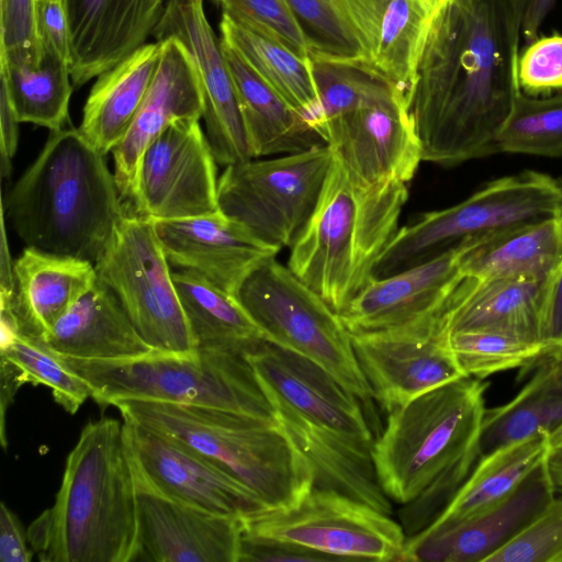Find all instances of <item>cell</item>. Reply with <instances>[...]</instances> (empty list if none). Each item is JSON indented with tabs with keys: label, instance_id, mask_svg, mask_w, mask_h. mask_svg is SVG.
<instances>
[{
	"label": "cell",
	"instance_id": "6da1fadb",
	"mask_svg": "<svg viewBox=\"0 0 562 562\" xmlns=\"http://www.w3.org/2000/svg\"><path fill=\"white\" fill-rule=\"evenodd\" d=\"M520 36L509 0H448L436 10L411 100L423 161L451 167L496 151L520 91Z\"/></svg>",
	"mask_w": 562,
	"mask_h": 562
},
{
	"label": "cell",
	"instance_id": "7a4b0ae2",
	"mask_svg": "<svg viewBox=\"0 0 562 562\" xmlns=\"http://www.w3.org/2000/svg\"><path fill=\"white\" fill-rule=\"evenodd\" d=\"M26 533L43 562H134L137 517L123 422L102 417L86 424L54 505Z\"/></svg>",
	"mask_w": 562,
	"mask_h": 562
},
{
	"label": "cell",
	"instance_id": "3957f363",
	"mask_svg": "<svg viewBox=\"0 0 562 562\" xmlns=\"http://www.w3.org/2000/svg\"><path fill=\"white\" fill-rule=\"evenodd\" d=\"M2 209L27 247L93 265L126 213L105 156L75 127L49 131Z\"/></svg>",
	"mask_w": 562,
	"mask_h": 562
},
{
	"label": "cell",
	"instance_id": "277c9868",
	"mask_svg": "<svg viewBox=\"0 0 562 562\" xmlns=\"http://www.w3.org/2000/svg\"><path fill=\"white\" fill-rule=\"evenodd\" d=\"M407 200V183H362L334 155L316 205L290 247L289 269L340 314L373 279Z\"/></svg>",
	"mask_w": 562,
	"mask_h": 562
},
{
	"label": "cell",
	"instance_id": "5b68a950",
	"mask_svg": "<svg viewBox=\"0 0 562 562\" xmlns=\"http://www.w3.org/2000/svg\"><path fill=\"white\" fill-rule=\"evenodd\" d=\"M122 417L176 439L254 491L271 510L295 507L314 470L277 420L146 400H115Z\"/></svg>",
	"mask_w": 562,
	"mask_h": 562
},
{
	"label": "cell",
	"instance_id": "8992f818",
	"mask_svg": "<svg viewBox=\"0 0 562 562\" xmlns=\"http://www.w3.org/2000/svg\"><path fill=\"white\" fill-rule=\"evenodd\" d=\"M486 385L461 378L387 413L372 460L392 502L407 504L438 479L470 475L479 459Z\"/></svg>",
	"mask_w": 562,
	"mask_h": 562
},
{
	"label": "cell",
	"instance_id": "52a82bcc",
	"mask_svg": "<svg viewBox=\"0 0 562 562\" xmlns=\"http://www.w3.org/2000/svg\"><path fill=\"white\" fill-rule=\"evenodd\" d=\"M60 357L90 385L91 397L100 406L115 400H146L277 420L274 406L245 353L198 349L191 356L155 351L103 361Z\"/></svg>",
	"mask_w": 562,
	"mask_h": 562
},
{
	"label": "cell",
	"instance_id": "ba28073f",
	"mask_svg": "<svg viewBox=\"0 0 562 562\" xmlns=\"http://www.w3.org/2000/svg\"><path fill=\"white\" fill-rule=\"evenodd\" d=\"M562 215V180L538 171L496 179L465 200L420 214L398 228L373 278L430 260L469 239Z\"/></svg>",
	"mask_w": 562,
	"mask_h": 562
},
{
	"label": "cell",
	"instance_id": "9c48e42d",
	"mask_svg": "<svg viewBox=\"0 0 562 562\" xmlns=\"http://www.w3.org/2000/svg\"><path fill=\"white\" fill-rule=\"evenodd\" d=\"M234 297L267 341L315 362L362 403L373 398L339 314L288 266L268 260Z\"/></svg>",
	"mask_w": 562,
	"mask_h": 562
},
{
	"label": "cell",
	"instance_id": "30bf717a",
	"mask_svg": "<svg viewBox=\"0 0 562 562\" xmlns=\"http://www.w3.org/2000/svg\"><path fill=\"white\" fill-rule=\"evenodd\" d=\"M98 279L119 299L138 334L155 351L198 353L153 222L125 213L94 263Z\"/></svg>",
	"mask_w": 562,
	"mask_h": 562
},
{
	"label": "cell",
	"instance_id": "8fae6325",
	"mask_svg": "<svg viewBox=\"0 0 562 562\" xmlns=\"http://www.w3.org/2000/svg\"><path fill=\"white\" fill-rule=\"evenodd\" d=\"M326 145L226 166L218 209L262 241L291 247L311 216L333 161Z\"/></svg>",
	"mask_w": 562,
	"mask_h": 562
},
{
	"label": "cell",
	"instance_id": "7c38bea8",
	"mask_svg": "<svg viewBox=\"0 0 562 562\" xmlns=\"http://www.w3.org/2000/svg\"><path fill=\"white\" fill-rule=\"evenodd\" d=\"M293 438L341 441L371 450L374 439L362 402L315 362L263 340L245 353Z\"/></svg>",
	"mask_w": 562,
	"mask_h": 562
},
{
	"label": "cell",
	"instance_id": "4fadbf2b",
	"mask_svg": "<svg viewBox=\"0 0 562 562\" xmlns=\"http://www.w3.org/2000/svg\"><path fill=\"white\" fill-rule=\"evenodd\" d=\"M243 533L306 548L335 560L401 561L406 533L370 505L313 487L293 508L243 519Z\"/></svg>",
	"mask_w": 562,
	"mask_h": 562
},
{
	"label": "cell",
	"instance_id": "5bb4252c",
	"mask_svg": "<svg viewBox=\"0 0 562 562\" xmlns=\"http://www.w3.org/2000/svg\"><path fill=\"white\" fill-rule=\"evenodd\" d=\"M200 120L169 125L143 153L133 213L149 221L217 212L216 160Z\"/></svg>",
	"mask_w": 562,
	"mask_h": 562
},
{
	"label": "cell",
	"instance_id": "9a60e30c",
	"mask_svg": "<svg viewBox=\"0 0 562 562\" xmlns=\"http://www.w3.org/2000/svg\"><path fill=\"white\" fill-rule=\"evenodd\" d=\"M126 451L137 517L134 562H239L243 519L206 510L164 492L127 447Z\"/></svg>",
	"mask_w": 562,
	"mask_h": 562
},
{
	"label": "cell",
	"instance_id": "2e32d148",
	"mask_svg": "<svg viewBox=\"0 0 562 562\" xmlns=\"http://www.w3.org/2000/svg\"><path fill=\"white\" fill-rule=\"evenodd\" d=\"M445 313L402 328L350 334L372 397L386 413L467 376L447 345Z\"/></svg>",
	"mask_w": 562,
	"mask_h": 562
},
{
	"label": "cell",
	"instance_id": "e0dca14e",
	"mask_svg": "<svg viewBox=\"0 0 562 562\" xmlns=\"http://www.w3.org/2000/svg\"><path fill=\"white\" fill-rule=\"evenodd\" d=\"M328 2L358 48V56L344 63L382 79L411 103L417 67L436 13V3L431 0Z\"/></svg>",
	"mask_w": 562,
	"mask_h": 562
},
{
	"label": "cell",
	"instance_id": "ac0fdd59",
	"mask_svg": "<svg viewBox=\"0 0 562 562\" xmlns=\"http://www.w3.org/2000/svg\"><path fill=\"white\" fill-rule=\"evenodd\" d=\"M203 2L168 0L151 36L155 41L175 37L189 50L203 92L206 137L216 162L226 167L254 157L221 38Z\"/></svg>",
	"mask_w": 562,
	"mask_h": 562
},
{
	"label": "cell",
	"instance_id": "d6986e66",
	"mask_svg": "<svg viewBox=\"0 0 562 562\" xmlns=\"http://www.w3.org/2000/svg\"><path fill=\"white\" fill-rule=\"evenodd\" d=\"M313 130L347 171L366 184L408 183L423 161L420 137L404 100L360 108Z\"/></svg>",
	"mask_w": 562,
	"mask_h": 562
},
{
	"label": "cell",
	"instance_id": "ffe728a7",
	"mask_svg": "<svg viewBox=\"0 0 562 562\" xmlns=\"http://www.w3.org/2000/svg\"><path fill=\"white\" fill-rule=\"evenodd\" d=\"M122 418L127 450L164 492L239 519L271 510L254 491L187 445Z\"/></svg>",
	"mask_w": 562,
	"mask_h": 562
},
{
	"label": "cell",
	"instance_id": "44dd1931",
	"mask_svg": "<svg viewBox=\"0 0 562 562\" xmlns=\"http://www.w3.org/2000/svg\"><path fill=\"white\" fill-rule=\"evenodd\" d=\"M543 460L504 498L456 522L407 537L401 561L485 562L554 498Z\"/></svg>",
	"mask_w": 562,
	"mask_h": 562
},
{
	"label": "cell",
	"instance_id": "7402d4cb",
	"mask_svg": "<svg viewBox=\"0 0 562 562\" xmlns=\"http://www.w3.org/2000/svg\"><path fill=\"white\" fill-rule=\"evenodd\" d=\"M474 239L384 278H373L339 314L350 334L414 325L447 311L465 278L462 257Z\"/></svg>",
	"mask_w": 562,
	"mask_h": 562
},
{
	"label": "cell",
	"instance_id": "603a6c76",
	"mask_svg": "<svg viewBox=\"0 0 562 562\" xmlns=\"http://www.w3.org/2000/svg\"><path fill=\"white\" fill-rule=\"evenodd\" d=\"M170 263L235 295L246 278L280 249L217 212L187 218L151 221Z\"/></svg>",
	"mask_w": 562,
	"mask_h": 562
},
{
	"label": "cell",
	"instance_id": "cb8c5ba5",
	"mask_svg": "<svg viewBox=\"0 0 562 562\" xmlns=\"http://www.w3.org/2000/svg\"><path fill=\"white\" fill-rule=\"evenodd\" d=\"M161 43L159 64L148 91L122 140L113 148L114 177L123 201L137 194L139 160L147 146L177 121L200 120L204 98L196 66L175 37Z\"/></svg>",
	"mask_w": 562,
	"mask_h": 562
},
{
	"label": "cell",
	"instance_id": "d4e9b609",
	"mask_svg": "<svg viewBox=\"0 0 562 562\" xmlns=\"http://www.w3.org/2000/svg\"><path fill=\"white\" fill-rule=\"evenodd\" d=\"M74 88L111 69L147 43L168 0H65Z\"/></svg>",
	"mask_w": 562,
	"mask_h": 562
},
{
	"label": "cell",
	"instance_id": "484cf974",
	"mask_svg": "<svg viewBox=\"0 0 562 562\" xmlns=\"http://www.w3.org/2000/svg\"><path fill=\"white\" fill-rule=\"evenodd\" d=\"M13 278L12 300L0 301L11 305L20 334L41 340L98 279L88 260L27 246L13 261Z\"/></svg>",
	"mask_w": 562,
	"mask_h": 562
},
{
	"label": "cell",
	"instance_id": "4316f807",
	"mask_svg": "<svg viewBox=\"0 0 562 562\" xmlns=\"http://www.w3.org/2000/svg\"><path fill=\"white\" fill-rule=\"evenodd\" d=\"M42 340L57 355L79 360H122L155 352L99 279Z\"/></svg>",
	"mask_w": 562,
	"mask_h": 562
},
{
	"label": "cell",
	"instance_id": "83f0119b",
	"mask_svg": "<svg viewBox=\"0 0 562 562\" xmlns=\"http://www.w3.org/2000/svg\"><path fill=\"white\" fill-rule=\"evenodd\" d=\"M548 278L475 279L446 312V335L464 330H493L542 342Z\"/></svg>",
	"mask_w": 562,
	"mask_h": 562
},
{
	"label": "cell",
	"instance_id": "f1b7e54d",
	"mask_svg": "<svg viewBox=\"0 0 562 562\" xmlns=\"http://www.w3.org/2000/svg\"><path fill=\"white\" fill-rule=\"evenodd\" d=\"M161 43H146L98 76L86 100L82 137L106 156L127 133L156 74Z\"/></svg>",
	"mask_w": 562,
	"mask_h": 562
},
{
	"label": "cell",
	"instance_id": "f546056e",
	"mask_svg": "<svg viewBox=\"0 0 562 562\" xmlns=\"http://www.w3.org/2000/svg\"><path fill=\"white\" fill-rule=\"evenodd\" d=\"M221 44L254 158L293 154L325 144L229 45L222 40Z\"/></svg>",
	"mask_w": 562,
	"mask_h": 562
},
{
	"label": "cell",
	"instance_id": "4dcf8cb0",
	"mask_svg": "<svg viewBox=\"0 0 562 562\" xmlns=\"http://www.w3.org/2000/svg\"><path fill=\"white\" fill-rule=\"evenodd\" d=\"M562 257V215L474 239L461 271L480 281L496 278H548Z\"/></svg>",
	"mask_w": 562,
	"mask_h": 562
},
{
	"label": "cell",
	"instance_id": "1f68e13d",
	"mask_svg": "<svg viewBox=\"0 0 562 562\" xmlns=\"http://www.w3.org/2000/svg\"><path fill=\"white\" fill-rule=\"evenodd\" d=\"M220 30L221 40L308 125L318 109L312 58L299 56L282 43L225 12H222Z\"/></svg>",
	"mask_w": 562,
	"mask_h": 562
},
{
	"label": "cell",
	"instance_id": "d6a6232c",
	"mask_svg": "<svg viewBox=\"0 0 562 562\" xmlns=\"http://www.w3.org/2000/svg\"><path fill=\"white\" fill-rule=\"evenodd\" d=\"M527 385L507 404L485 409L479 458L562 424V361L547 357Z\"/></svg>",
	"mask_w": 562,
	"mask_h": 562
},
{
	"label": "cell",
	"instance_id": "836d02e7",
	"mask_svg": "<svg viewBox=\"0 0 562 562\" xmlns=\"http://www.w3.org/2000/svg\"><path fill=\"white\" fill-rule=\"evenodd\" d=\"M0 78L20 123L49 131H59L69 123L74 86L69 64L59 55L47 49L42 58L0 54Z\"/></svg>",
	"mask_w": 562,
	"mask_h": 562
},
{
	"label": "cell",
	"instance_id": "e575fe53",
	"mask_svg": "<svg viewBox=\"0 0 562 562\" xmlns=\"http://www.w3.org/2000/svg\"><path fill=\"white\" fill-rule=\"evenodd\" d=\"M172 279L196 349L247 353L266 340L233 295L188 270Z\"/></svg>",
	"mask_w": 562,
	"mask_h": 562
},
{
	"label": "cell",
	"instance_id": "d590c367",
	"mask_svg": "<svg viewBox=\"0 0 562 562\" xmlns=\"http://www.w3.org/2000/svg\"><path fill=\"white\" fill-rule=\"evenodd\" d=\"M547 441L548 434L540 432L479 458L454 497L427 528L456 522L507 496L543 460Z\"/></svg>",
	"mask_w": 562,
	"mask_h": 562
},
{
	"label": "cell",
	"instance_id": "8d00e7d4",
	"mask_svg": "<svg viewBox=\"0 0 562 562\" xmlns=\"http://www.w3.org/2000/svg\"><path fill=\"white\" fill-rule=\"evenodd\" d=\"M311 58L318 93V109L308 123L312 130L321 122L360 108L398 100L409 103L400 91L360 67L317 53Z\"/></svg>",
	"mask_w": 562,
	"mask_h": 562
},
{
	"label": "cell",
	"instance_id": "74e56055",
	"mask_svg": "<svg viewBox=\"0 0 562 562\" xmlns=\"http://www.w3.org/2000/svg\"><path fill=\"white\" fill-rule=\"evenodd\" d=\"M495 147L496 151L562 157V92L538 98L520 90Z\"/></svg>",
	"mask_w": 562,
	"mask_h": 562
},
{
	"label": "cell",
	"instance_id": "f35d334b",
	"mask_svg": "<svg viewBox=\"0 0 562 562\" xmlns=\"http://www.w3.org/2000/svg\"><path fill=\"white\" fill-rule=\"evenodd\" d=\"M447 345L464 374L481 379L535 364L549 356V349L542 342L493 330L451 333L447 335Z\"/></svg>",
	"mask_w": 562,
	"mask_h": 562
},
{
	"label": "cell",
	"instance_id": "ab89813d",
	"mask_svg": "<svg viewBox=\"0 0 562 562\" xmlns=\"http://www.w3.org/2000/svg\"><path fill=\"white\" fill-rule=\"evenodd\" d=\"M0 356L21 370L25 383L50 389L67 413L75 414L92 396L90 385L41 339L20 334L11 346L0 350Z\"/></svg>",
	"mask_w": 562,
	"mask_h": 562
},
{
	"label": "cell",
	"instance_id": "60d3db41",
	"mask_svg": "<svg viewBox=\"0 0 562 562\" xmlns=\"http://www.w3.org/2000/svg\"><path fill=\"white\" fill-rule=\"evenodd\" d=\"M222 9V12L274 38L299 56L311 57L313 44L288 0H227Z\"/></svg>",
	"mask_w": 562,
	"mask_h": 562
},
{
	"label": "cell",
	"instance_id": "b9f144b4",
	"mask_svg": "<svg viewBox=\"0 0 562 562\" xmlns=\"http://www.w3.org/2000/svg\"><path fill=\"white\" fill-rule=\"evenodd\" d=\"M485 562H562V497L553 498Z\"/></svg>",
	"mask_w": 562,
	"mask_h": 562
},
{
	"label": "cell",
	"instance_id": "7bdbcfd3",
	"mask_svg": "<svg viewBox=\"0 0 562 562\" xmlns=\"http://www.w3.org/2000/svg\"><path fill=\"white\" fill-rule=\"evenodd\" d=\"M291 10L313 44L312 53L349 61L358 56V48L328 0H288ZM312 55V54H311Z\"/></svg>",
	"mask_w": 562,
	"mask_h": 562
},
{
	"label": "cell",
	"instance_id": "ee69618b",
	"mask_svg": "<svg viewBox=\"0 0 562 562\" xmlns=\"http://www.w3.org/2000/svg\"><path fill=\"white\" fill-rule=\"evenodd\" d=\"M520 90L532 97L562 90V33L538 36L519 53Z\"/></svg>",
	"mask_w": 562,
	"mask_h": 562
},
{
	"label": "cell",
	"instance_id": "f6af8a7d",
	"mask_svg": "<svg viewBox=\"0 0 562 562\" xmlns=\"http://www.w3.org/2000/svg\"><path fill=\"white\" fill-rule=\"evenodd\" d=\"M36 5L37 0H0V54L43 56Z\"/></svg>",
	"mask_w": 562,
	"mask_h": 562
},
{
	"label": "cell",
	"instance_id": "bcb514c9",
	"mask_svg": "<svg viewBox=\"0 0 562 562\" xmlns=\"http://www.w3.org/2000/svg\"><path fill=\"white\" fill-rule=\"evenodd\" d=\"M37 31L44 49L71 63V36L65 0H37Z\"/></svg>",
	"mask_w": 562,
	"mask_h": 562
},
{
	"label": "cell",
	"instance_id": "7dc6e473",
	"mask_svg": "<svg viewBox=\"0 0 562 562\" xmlns=\"http://www.w3.org/2000/svg\"><path fill=\"white\" fill-rule=\"evenodd\" d=\"M328 560L335 559L292 543L241 533L239 562H315Z\"/></svg>",
	"mask_w": 562,
	"mask_h": 562
},
{
	"label": "cell",
	"instance_id": "c3c4849f",
	"mask_svg": "<svg viewBox=\"0 0 562 562\" xmlns=\"http://www.w3.org/2000/svg\"><path fill=\"white\" fill-rule=\"evenodd\" d=\"M542 342L549 356L562 352V257L547 281Z\"/></svg>",
	"mask_w": 562,
	"mask_h": 562
},
{
	"label": "cell",
	"instance_id": "681fc988",
	"mask_svg": "<svg viewBox=\"0 0 562 562\" xmlns=\"http://www.w3.org/2000/svg\"><path fill=\"white\" fill-rule=\"evenodd\" d=\"M27 533L16 515L2 502L0 504V561L30 562L33 558Z\"/></svg>",
	"mask_w": 562,
	"mask_h": 562
},
{
	"label": "cell",
	"instance_id": "f907efd6",
	"mask_svg": "<svg viewBox=\"0 0 562 562\" xmlns=\"http://www.w3.org/2000/svg\"><path fill=\"white\" fill-rule=\"evenodd\" d=\"M18 116L13 109L5 83L0 88V172L9 177L12 170L11 159L15 155L19 142Z\"/></svg>",
	"mask_w": 562,
	"mask_h": 562
},
{
	"label": "cell",
	"instance_id": "816d5d0a",
	"mask_svg": "<svg viewBox=\"0 0 562 562\" xmlns=\"http://www.w3.org/2000/svg\"><path fill=\"white\" fill-rule=\"evenodd\" d=\"M0 441L7 448L5 414L18 390L25 383L21 370L10 360L0 356Z\"/></svg>",
	"mask_w": 562,
	"mask_h": 562
},
{
	"label": "cell",
	"instance_id": "f5cc1de1",
	"mask_svg": "<svg viewBox=\"0 0 562 562\" xmlns=\"http://www.w3.org/2000/svg\"><path fill=\"white\" fill-rule=\"evenodd\" d=\"M557 0H529L526 7L522 22L521 35L526 44L532 42L539 36V31L552 11Z\"/></svg>",
	"mask_w": 562,
	"mask_h": 562
},
{
	"label": "cell",
	"instance_id": "db71d44e",
	"mask_svg": "<svg viewBox=\"0 0 562 562\" xmlns=\"http://www.w3.org/2000/svg\"><path fill=\"white\" fill-rule=\"evenodd\" d=\"M544 464L554 487L562 488V424L548 435Z\"/></svg>",
	"mask_w": 562,
	"mask_h": 562
},
{
	"label": "cell",
	"instance_id": "11a10c76",
	"mask_svg": "<svg viewBox=\"0 0 562 562\" xmlns=\"http://www.w3.org/2000/svg\"><path fill=\"white\" fill-rule=\"evenodd\" d=\"M509 1H510V5L513 9L516 24L520 29V33H521L522 16H524V13H525V10H526V7H527L529 0H509Z\"/></svg>",
	"mask_w": 562,
	"mask_h": 562
},
{
	"label": "cell",
	"instance_id": "9f6ffc18",
	"mask_svg": "<svg viewBox=\"0 0 562 562\" xmlns=\"http://www.w3.org/2000/svg\"><path fill=\"white\" fill-rule=\"evenodd\" d=\"M213 2L220 4L221 7L225 4L227 0H212Z\"/></svg>",
	"mask_w": 562,
	"mask_h": 562
},
{
	"label": "cell",
	"instance_id": "6f0895ef",
	"mask_svg": "<svg viewBox=\"0 0 562 562\" xmlns=\"http://www.w3.org/2000/svg\"><path fill=\"white\" fill-rule=\"evenodd\" d=\"M448 0H438L437 9L441 7L443 3H446ZM436 9V10H437Z\"/></svg>",
	"mask_w": 562,
	"mask_h": 562
},
{
	"label": "cell",
	"instance_id": "680465c9",
	"mask_svg": "<svg viewBox=\"0 0 562 562\" xmlns=\"http://www.w3.org/2000/svg\"><path fill=\"white\" fill-rule=\"evenodd\" d=\"M550 357H555V358H558L560 361H562V352L557 353V355H553V356H550Z\"/></svg>",
	"mask_w": 562,
	"mask_h": 562
},
{
	"label": "cell",
	"instance_id": "91938a15",
	"mask_svg": "<svg viewBox=\"0 0 562 562\" xmlns=\"http://www.w3.org/2000/svg\"><path fill=\"white\" fill-rule=\"evenodd\" d=\"M431 1H432V2H435V3H436V5L438 4V0H431Z\"/></svg>",
	"mask_w": 562,
	"mask_h": 562
}]
</instances>
